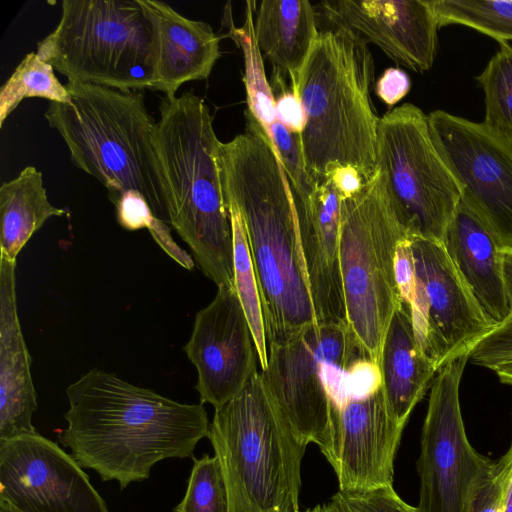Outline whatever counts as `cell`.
I'll list each match as a JSON object with an SVG mask.
<instances>
[{
  "mask_svg": "<svg viewBox=\"0 0 512 512\" xmlns=\"http://www.w3.org/2000/svg\"><path fill=\"white\" fill-rule=\"evenodd\" d=\"M66 395L60 443L82 468L121 489L147 480L163 459L192 458L209 435L203 404L179 403L98 368L70 384Z\"/></svg>",
  "mask_w": 512,
  "mask_h": 512,
  "instance_id": "1",
  "label": "cell"
},
{
  "mask_svg": "<svg viewBox=\"0 0 512 512\" xmlns=\"http://www.w3.org/2000/svg\"><path fill=\"white\" fill-rule=\"evenodd\" d=\"M245 132L220 144L227 204L247 236L267 344L317 323L302 255L294 195L262 126L245 112Z\"/></svg>",
  "mask_w": 512,
  "mask_h": 512,
  "instance_id": "2",
  "label": "cell"
},
{
  "mask_svg": "<svg viewBox=\"0 0 512 512\" xmlns=\"http://www.w3.org/2000/svg\"><path fill=\"white\" fill-rule=\"evenodd\" d=\"M155 142L170 224L217 287L234 285V248L220 165V144L205 101L193 92L165 96Z\"/></svg>",
  "mask_w": 512,
  "mask_h": 512,
  "instance_id": "3",
  "label": "cell"
},
{
  "mask_svg": "<svg viewBox=\"0 0 512 512\" xmlns=\"http://www.w3.org/2000/svg\"><path fill=\"white\" fill-rule=\"evenodd\" d=\"M373 79L368 44L343 27L320 31L293 92L304 111L300 140L314 183L347 166L366 182L374 176L380 118L369 95Z\"/></svg>",
  "mask_w": 512,
  "mask_h": 512,
  "instance_id": "4",
  "label": "cell"
},
{
  "mask_svg": "<svg viewBox=\"0 0 512 512\" xmlns=\"http://www.w3.org/2000/svg\"><path fill=\"white\" fill-rule=\"evenodd\" d=\"M65 87L71 102H50L44 116L66 143L72 162L100 181L112 203L125 193H138L167 223L156 121L143 91L68 81Z\"/></svg>",
  "mask_w": 512,
  "mask_h": 512,
  "instance_id": "5",
  "label": "cell"
},
{
  "mask_svg": "<svg viewBox=\"0 0 512 512\" xmlns=\"http://www.w3.org/2000/svg\"><path fill=\"white\" fill-rule=\"evenodd\" d=\"M208 438L225 479L230 512H299L306 447L279 412L261 371L215 409Z\"/></svg>",
  "mask_w": 512,
  "mask_h": 512,
  "instance_id": "6",
  "label": "cell"
},
{
  "mask_svg": "<svg viewBox=\"0 0 512 512\" xmlns=\"http://www.w3.org/2000/svg\"><path fill=\"white\" fill-rule=\"evenodd\" d=\"M36 53L68 82L123 92L154 85V28L140 0L62 1L60 21Z\"/></svg>",
  "mask_w": 512,
  "mask_h": 512,
  "instance_id": "7",
  "label": "cell"
},
{
  "mask_svg": "<svg viewBox=\"0 0 512 512\" xmlns=\"http://www.w3.org/2000/svg\"><path fill=\"white\" fill-rule=\"evenodd\" d=\"M406 237L377 168L358 193L342 199L339 256L348 328L378 365L390 321L402 305L395 258Z\"/></svg>",
  "mask_w": 512,
  "mask_h": 512,
  "instance_id": "8",
  "label": "cell"
},
{
  "mask_svg": "<svg viewBox=\"0 0 512 512\" xmlns=\"http://www.w3.org/2000/svg\"><path fill=\"white\" fill-rule=\"evenodd\" d=\"M361 355L366 354L347 324L317 322L268 344V365L260 371L279 412L305 447L326 442L331 408L347 402L348 370Z\"/></svg>",
  "mask_w": 512,
  "mask_h": 512,
  "instance_id": "9",
  "label": "cell"
},
{
  "mask_svg": "<svg viewBox=\"0 0 512 512\" xmlns=\"http://www.w3.org/2000/svg\"><path fill=\"white\" fill-rule=\"evenodd\" d=\"M377 168L406 235L442 243L461 197L419 107L405 103L380 118Z\"/></svg>",
  "mask_w": 512,
  "mask_h": 512,
  "instance_id": "10",
  "label": "cell"
},
{
  "mask_svg": "<svg viewBox=\"0 0 512 512\" xmlns=\"http://www.w3.org/2000/svg\"><path fill=\"white\" fill-rule=\"evenodd\" d=\"M469 357L442 367L430 387L417 461L418 512H471L473 495L494 462L472 447L462 419L459 386Z\"/></svg>",
  "mask_w": 512,
  "mask_h": 512,
  "instance_id": "11",
  "label": "cell"
},
{
  "mask_svg": "<svg viewBox=\"0 0 512 512\" xmlns=\"http://www.w3.org/2000/svg\"><path fill=\"white\" fill-rule=\"evenodd\" d=\"M410 244L414 282L402 303L422 352L438 372L454 359L470 356L497 325L483 314L442 243L410 238Z\"/></svg>",
  "mask_w": 512,
  "mask_h": 512,
  "instance_id": "12",
  "label": "cell"
},
{
  "mask_svg": "<svg viewBox=\"0 0 512 512\" xmlns=\"http://www.w3.org/2000/svg\"><path fill=\"white\" fill-rule=\"evenodd\" d=\"M427 116L431 139L459 189L461 202L502 249L512 248V145L482 122L443 110Z\"/></svg>",
  "mask_w": 512,
  "mask_h": 512,
  "instance_id": "13",
  "label": "cell"
},
{
  "mask_svg": "<svg viewBox=\"0 0 512 512\" xmlns=\"http://www.w3.org/2000/svg\"><path fill=\"white\" fill-rule=\"evenodd\" d=\"M0 500L18 512H109L71 454L39 433L0 441Z\"/></svg>",
  "mask_w": 512,
  "mask_h": 512,
  "instance_id": "14",
  "label": "cell"
},
{
  "mask_svg": "<svg viewBox=\"0 0 512 512\" xmlns=\"http://www.w3.org/2000/svg\"><path fill=\"white\" fill-rule=\"evenodd\" d=\"M404 426L393 416L383 385L331 408L321 453L332 466L339 491L361 493L393 486L394 461Z\"/></svg>",
  "mask_w": 512,
  "mask_h": 512,
  "instance_id": "15",
  "label": "cell"
},
{
  "mask_svg": "<svg viewBox=\"0 0 512 512\" xmlns=\"http://www.w3.org/2000/svg\"><path fill=\"white\" fill-rule=\"evenodd\" d=\"M183 350L196 367L201 404L216 409L241 392L257 372L258 355L235 288L219 287L213 300L197 312Z\"/></svg>",
  "mask_w": 512,
  "mask_h": 512,
  "instance_id": "16",
  "label": "cell"
},
{
  "mask_svg": "<svg viewBox=\"0 0 512 512\" xmlns=\"http://www.w3.org/2000/svg\"><path fill=\"white\" fill-rule=\"evenodd\" d=\"M315 9L410 70L433 66L439 25L429 0H324Z\"/></svg>",
  "mask_w": 512,
  "mask_h": 512,
  "instance_id": "17",
  "label": "cell"
},
{
  "mask_svg": "<svg viewBox=\"0 0 512 512\" xmlns=\"http://www.w3.org/2000/svg\"><path fill=\"white\" fill-rule=\"evenodd\" d=\"M294 200L317 322L347 324L339 256L342 197L332 178L327 177L315 183L306 200L295 195Z\"/></svg>",
  "mask_w": 512,
  "mask_h": 512,
  "instance_id": "18",
  "label": "cell"
},
{
  "mask_svg": "<svg viewBox=\"0 0 512 512\" xmlns=\"http://www.w3.org/2000/svg\"><path fill=\"white\" fill-rule=\"evenodd\" d=\"M140 1L154 28L152 90L172 97L182 84L207 79L221 55L220 38L212 27L181 15L164 2Z\"/></svg>",
  "mask_w": 512,
  "mask_h": 512,
  "instance_id": "19",
  "label": "cell"
},
{
  "mask_svg": "<svg viewBox=\"0 0 512 512\" xmlns=\"http://www.w3.org/2000/svg\"><path fill=\"white\" fill-rule=\"evenodd\" d=\"M15 270L16 261L0 256V441L37 433L32 424L37 398L18 318Z\"/></svg>",
  "mask_w": 512,
  "mask_h": 512,
  "instance_id": "20",
  "label": "cell"
},
{
  "mask_svg": "<svg viewBox=\"0 0 512 512\" xmlns=\"http://www.w3.org/2000/svg\"><path fill=\"white\" fill-rule=\"evenodd\" d=\"M442 245L483 314L501 325L509 316L502 248L461 201Z\"/></svg>",
  "mask_w": 512,
  "mask_h": 512,
  "instance_id": "21",
  "label": "cell"
},
{
  "mask_svg": "<svg viewBox=\"0 0 512 512\" xmlns=\"http://www.w3.org/2000/svg\"><path fill=\"white\" fill-rule=\"evenodd\" d=\"M230 35L243 53L247 111L266 132L291 187L299 194L308 193L313 181L304 162L300 135L289 130L277 116L273 88L267 80L263 56L254 37L252 15H246L241 28L231 25Z\"/></svg>",
  "mask_w": 512,
  "mask_h": 512,
  "instance_id": "22",
  "label": "cell"
},
{
  "mask_svg": "<svg viewBox=\"0 0 512 512\" xmlns=\"http://www.w3.org/2000/svg\"><path fill=\"white\" fill-rule=\"evenodd\" d=\"M317 12L307 0H264L254 23V37L278 79L286 76L291 91L318 39Z\"/></svg>",
  "mask_w": 512,
  "mask_h": 512,
  "instance_id": "23",
  "label": "cell"
},
{
  "mask_svg": "<svg viewBox=\"0 0 512 512\" xmlns=\"http://www.w3.org/2000/svg\"><path fill=\"white\" fill-rule=\"evenodd\" d=\"M379 367L388 406L397 422L405 427L413 409L431 387L437 370L422 352L409 310L403 303L390 321Z\"/></svg>",
  "mask_w": 512,
  "mask_h": 512,
  "instance_id": "24",
  "label": "cell"
},
{
  "mask_svg": "<svg viewBox=\"0 0 512 512\" xmlns=\"http://www.w3.org/2000/svg\"><path fill=\"white\" fill-rule=\"evenodd\" d=\"M42 172L25 167L0 187V256L16 261L31 236L52 217L66 214L53 206L43 185Z\"/></svg>",
  "mask_w": 512,
  "mask_h": 512,
  "instance_id": "25",
  "label": "cell"
},
{
  "mask_svg": "<svg viewBox=\"0 0 512 512\" xmlns=\"http://www.w3.org/2000/svg\"><path fill=\"white\" fill-rule=\"evenodd\" d=\"M227 207L233 233L235 290L254 339L261 370H265L268 365V344L259 286L241 216L232 204H227Z\"/></svg>",
  "mask_w": 512,
  "mask_h": 512,
  "instance_id": "26",
  "label": "cell"
},
{
  "mask_svg": "<svg viewBox=\"0 0 512 512\" xmlns=\"http://www.w3.org/2000/svg\"><path fill=\"white\" fill-rule=\"evenodd\" d=\"M44 98L50 102H71V96L36 52L28 53L0 89V127L25 98Z\"/></svg>",
  "mask_w": 512,
  "mask_h": 512,
  "instance_id": "27",
  "label": "cell"
},
{
  "mask_svg": "<svg viewBox=\"0 0 512 512\" xmlns=\"http://www.w3.org/2000/svg\"><path fill=\"white\" fill-rule=\"evenodd\" d=\"M500 48L476 80L485 95L483 125L512 145V45Z\"/></svg>",
  "mask_w": 512,
  "mask_h": 512,
  "instance_id": "28",
  "label": "cell"
},
{
  "mask_svg": "<svg viewBox=\"0 0 512 512\" xmlns=\"http://www.w3.org/2000/svg\"><path fill=\"white\" fill-rule=\"evenodd\" d=\"M439 28L471 27L499 43L512 41V0H429Z\"/></svg>",
  "mask_w": 512,
  "mask_h": 512,
  "instance_id": "29",
  "label": "cell"
},
{
  "mask_svg": "<svg viewBox=\"0 0 512 512\" xmlns=\"http://www.w3.org/2000/svg\"><path fill=\"white\" fill-rule=\"evenodd\" d=\"M186 493L174 512H230L227 486L218 458L207 454L197 459Z\"/></svg>",
  "mask_w": 512,
  "mask_h": 512,
  "instance_id": "30",
  "label": "cell"
},
{
  "mask_svg": "<svg viewBox=\"0 0 512 512\" xmlns=\"http://www.w3.org/2000/svg\"><path fill=\"white\" fill-rule=\"evenodd\" d=\"M502 260L509 316L476 345L469 357L473 364L489 369L512 359V248L502 249Z\"/></svg>",
  "mask_w": 512,
  "mask_h": 512,
  "instance_id": "31",
  "label": "cell"
},
{
  "mask_svg": "<svg viewBox=\"0 0 512 512\" xmlns=\"http://www.w3.org/2000/svg\"><path fill=\"white\" fill-rule=\"evenodd\" d=\"M332 499L347 512H418L400 498L393 486L361 493L338 491Z\"/></svg>",
  "mask_w": 512,
  "mask_h": 512,
  "instance_id": "32",
  "label": "cell"
},
{
  "mask_svg": "<svg viewBox=\"0 0 512 512\" xmlns=\"http://www.w3.org/2000/svg\"><path fill=\"white\" fill-rule=\"evenodd\" d=\"M116 210V217L119 225L124 229L133 231L146 228L151 231L158 218L145 200V198L134 192L121 195L113 202Z\"/></svg>",
  "mask_w": 512,
  "mask_h": 512,
  "instance_id": "33",
  "label": "cell"
},
{
  "mask_svg": "<svg viewBox=\"0 0 512 512\" xmlns=\"http://www.w3.org/2000/svg\"><path fill=\"white\" fill-rule=\"evenodd\" d=\"M471 512H504V488L501 467L493 462L479 483L471 502Z\"/></svg>",
  "mask_w": 512,
  "mask_h": 512,
  "instance_id": "34",
  "label": "cell"
},
{
  "mask_svg": "<svg viewBox=\"0 0 512 512\" xmlns=\"http://www.w3.org/2000/svg\"><path fill=\"white\" fill-rule=\"evenodd\" d=\"M411 81L406 72L399 68H388L377 80L375 92L388 106L397 104L409 92Z\"/></svg>",
  "mask_w": 512,
  "mask_h": 512,
  "instance_id": "35",
  "label": "cell"
},
{
  "mask_svg": "<svg viewBox=\"0 0 512 512\" xmlns=\"http://www.w3.org/2000/svg\"><path fill=\"white\" fill-rule=\"evenodd\" d=\"M280 90V94L275 96L277 116L289 130L300 135L305 124L304 111L300 100L292 91L283 88Z\"/></svg>",
  "mask_w": 512,
  "mask_h": 512,
  "instance_id": "36",
  "label": "cell"
},
{
  "mask_svg": "<svg viewBox=\"0 0 512 512\" xmlns=\"http://www.w3.org/2000/svg\"><path fill=\"white\" fill-rule=\"evenodd\" d=\"M331 177L342 199L358 193L367 183L361 173L354 167H340L335 169Z\"/></svg>",
  "mask_w": 512,
  "mask_h": 512,
  "instance_id": "37",
  "label": "cell"
},
{
  "mask_svg": "<svg viewBox=\"0 0 512 512\" xmlns=\"http://www.w3.org/2000/svg\"><path fill=\"white\" fill-rule=\"evenodd\" d=\"M503 477L504 512H512V448L498 460Z\"/></svg>",
  "mask_w": 512,
  "mask_h": 512,
  "instance_id": "38",
  "label": "cell"
},
{
  "mask_svg": "<svg viewBox=\"0 0 512 512\" xmlns=\"http://www.w3.org/2000/svg\"><path fill=\"white\" fill-rule=\"evenodd\" d=\"M491 370L495 372L501 383L512 386V359L493 367Z\"/></svg>",
  "mask_w": 512,
  "mask_h": 512,
  "instance_id": "39",
  "label": "cell"
},
{
  "mask_svg": "<svg viewBox=\"0 0 512 512\" xmlns=\"http://www.w3.org/2000/svg\"><path fill=\"white\" fill-rule=\"evenodd\" d=\"M318 512H346L344 507L336 500L331 499L330 502L317 505Z\"/></svg>",
  "mask_w": 512,
  "mask_h": 512,
  "instance_id": "40",
  "label": "cell"
},
{
  "mask_svg": "<svg viewBox=\"0 0 512 512\" xmlns=\"http://www.w3.org/2000/svg\"><path fill=\"white\" fill-rule=\"evenodd\" d=\"M0 512H18L8 502L0 500Z\"/></svg>",
  "mask_w": 512,
  "mask_h": 512,
  "instance_id": "41",
  "label": "cell"
},
{
  "mask_svg": "<svg viewBox=\"0 0 512 512\" xmlns=\"http://www.w3.org/2000/svg\"><path fill=\"white\" fill-rule=\"evenodd\" d=\"M304 512H318L317 511V507L313 508V509H307L306 511Z\"/></svg>",
  "mask_w": 512,
  "mask_h": 512,
  "instance_id": "42",
  "label": "cell"
},
{
  "mask_svg": "<svg viewBox=\"0 0 512 512\" xmlns=\"http://www.w3.org/2000/svg\"><path fill=\"white\" fill-rule=\"evenodd\" d=\"M510 447L512 448V443H511Z\"/></svg>",
  "mask_w": 512,
  "mask_h": 512,
  "instance_id": "43",
  "label": "cell"
},
{
  "mask_svg": "<svg viewBox=\"0 0 512 512\" xmlns=\"http://www.w3.org/2000/svg\"><path fill=\"white\" fill-rule=\"evenodd\" d=\"M345 509V508H344ZM347 512V511H346Z\"/></svg>",
  "mask_w": 512,
  "mask_h": 512,
  "instance_id": "44",
  "label": "cell"
}]
</instances>
